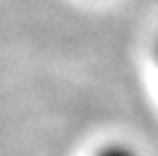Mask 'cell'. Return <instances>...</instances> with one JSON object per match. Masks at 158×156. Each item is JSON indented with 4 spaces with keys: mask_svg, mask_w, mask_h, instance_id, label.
I'll list each match as a JSON object with an SVG mask.
<instances>
[{
    "mask_svg": "<svg viewBox=\"0 0 158 156\" xmlns=\"http://www.w3.org/2000/svg\"><path fill=\"white\" fill-rule=\"evenodd\" d=\"M156 57H158V43H156Z\"/></svg>",
    "mask_w": 158,
    "mask_h": 156,
    "instance_id": "7a4b0ae2",
    "label": "cell"
},
{
    "mask_svg": "<svg viewBox=\"0 0 158 156\" xmlns=\"http://www.w3.org/2000/svg\"><path fill=\"white\" fill-rule=\"evenodd\" d=\"M97 156H135V154L124 145H111V147H106V150H102Z\"/></svg>",
    "mask_w": 158,
    "mask_h": 156,
    "instance_id": "6da1fadb",
    "label": "cell"
}]
</instances>
